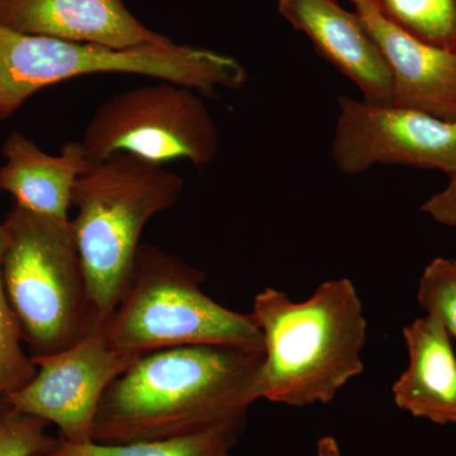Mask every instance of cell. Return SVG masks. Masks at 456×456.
<instances>
[{"mask_svg": "<svg viewBox=\"0 0 456 456\" xmlns=\"http://www.w3.org/2000/svg\"><path fill=\"white\" fill-rule=\"evenodd\" d=\"M263 347L194 345L143 354L104 393L93 441L171 439L245 419L259 401Z\"/></svg>", "mask_w": 456, "mask_h": 456, "instance_id": "obj_1", "label": "cell"}, {"mask_svg": "<svg viewBox=\"0 0 456 456\" xmlns=\"http://www.w3.org/2000/svg\"><path fill=\"white\" fill-rule=\"evenodd\" d=\"M250 314L263 335L260 399L294 408L327 404L364 371L368 322L350 279L323 281L302 302L265 288Z\"/></svg>", "mask_w": 456, "mask_h": 456, "instance_id": "obj_2", "label": "cell"}, {"mask_svg": "<svg viewBox=\"0 0 456 456\" xmlns=\"http://www.w3.org/2000/svg\"><path fill=\"white\" fill-rule=\"evenodd\" d=\"M184 180L136 156L117 154L75 184L69 220L93 318L104 326L121 299L150 220L178 202Z\"/></svg>", "mask_w": 456, "mask_h": 456, "instance_id": "obj_3", "label": "cell"}, {"mask_svg": "<svg viewBox=\"0 0 456 456\" xmlns=\"http://www.w3.org/2000/svg\"><path fill=\"white\" fill-rule=\"evenodd\" d=\"M104 73L142 75L209 95L218 89H241L248 80V71L235 57L202 47L173 42L118 50L0 27V119L47 86Z\"/></svg>", "mask_w": 456, "mask_h": 456, "instance_id": "obj_4", "label": "cell"}, {"mask_svg": "<svg viewBox=\"0 0 456 456\" xmlns=\"http://www.w3.org/2000/svg\"><path fill=\"white\" fill-rule=\"evenodd\" d=\"M204 274L156 246L141 245L121 299L103 326L113 349L143 354L194 345L263 347L250 314L203 292Z\"/></svg>", "mask_w": 456, "mask_h": 456, "instance_id": "obj_5", "label": "cell"}, {"mask_svg": "<svg viewBox=\"0 0 456 456\" xmlns=\"http://www.w3.org/2000/svg\"><path fill=\"white\" fill-rule=\"evenodd\" d=\"M69 220L14 206L3 222V281L32 356L70 347L97 323Z\"/></svg>", "mask_w": 456, "mask_h": 456, "instance_id": "obj_6", "label": "cell"}, {"mask_svg": "<svg viewBox=\"0 0 456 456\" xmlns=\"http://www.w3.org/2000/svg\"><path fill=\"white\" fill-rule=\"evenodd\" d=\"M196 90L160 80L108 99L95 110L80 141L92 167L117 154L165 165L213 163L218 130Z\"/></svg>", "mask_w": 456, "mask_h": 456, "instance_id": "obj_7", "label": "cell"}, {"mask_svg": "<svg viewBox=\"0 0 456 456\" xmlns=\"http://www.w3.org/2000/svg\"><path fill=\"white\" fill-rule=\"evenodd\" d=\"M140 356L110 347L103 326L94 323L70 347L31 356L36 374L2 402L17 412L56 425L60 437L68 443H92L104 393Z\"/></svg>", "mask_w": 456, "mask_h": 456, "instance_id": "obj_8", "label": "cell"}, {"mask_svg": "<svg viewBox=\"0 0 456 456\" xmlns=\"http://www.w3.org/2000/svg\"><path fill=\"white\" fill-rule=\"evenodd\" d=\"M331 156L345 175H360L378 165L452 175L456 170V121L393 104L340 97Z\"/></svg>", "mask_w": 456, "mask_h": 456, "instance_id": "obj_9", "label": "cell"}, {"mask_svg": "<svg viewBox=\"0 0 456 456\" xmlns=\"http://www.w3.org/2000/svg\"><path fill=\"white\" fill-rule=\"evenodd\" d=\"M279 13L310 38L314 50L362 93V99L393 104L391 68L356 12L338 0H279Z\"/></svg>", "mask_w": 456, "mask_h": 456, "instance_id": "obj_10", "label": "cell"}, {"mask_svg": "<svg viewBox=\"0 0 456 456\" xmlns=\"http://www.w3.org/2000/svg\"><path fill=\"white\" fill-rule=\"evenodd\" d=\"M0 27L118 50L173 44L143 26L122 0H0Z\"/></svg>", "mask_w": 456, "mask_h": 456, "instance_id": "obj_11", "label": "cell"}, {"mask_svg": "<svg viewBox=\"0 0 456 456\" xmlns=\"http://www.w3.org/2000/svg\"><path fill=\"white\" fill-rule=\"evenodd\" d=\"M353 4L391 68L393 106L456 121V50L411 37L384 20L371 0Z\"/></svg>", "mask_w": 456, "mask_h": 456, "instance_id": "obj_12", "label": "cell"}, {"mask_svg": "<svg viewBox=\"0 0 456 456\" xmlns=\"http://www.w3.org/2000/svg\"><path fill=\"white\" fill-rule=\"evenodd\" d=\"M408 367L392 387L399 410L416 419L456 424V355L452 336L437 318H416L403 327Z\"/></svg>", "mask_w": 456, "mask_h": 456, "instance_id": "obj_13", "label": "cell"}, {"mask_svg": "<svg viewBox=\"0 0 456 456\" xmlns=\"http://www.w3.org/2000/svg\"><path fill=\"white\" fill-rule=\"evenodd\" d=\"M0 191L11 194L16 206L45 217L69 220L77 179L92 167L82 143L70 141L53 156L23 134L13 132L3 147Z\"/></svg>", "mask_w": 456, "mask_h": 456, "instance_id": "obj_14", "label": "cell"}, {"mask_svg": "<svg viewBox=\"0 0 456 456\" xmlns=\"http://www.w3.org/2000/svg\"><path fill=\"white\" fill-rule=\"evenodd\" d=\"M245 419L209 428V430L171 437V439L140 441L126 445H102L92 443L70 444L59 437L51 456H230L239 443Z\"/></svg>", "mask_w": 456, "mask_h": 456, "instance_id": "obj_15", "label": "cell"}, {"mask_svg": "<svg viewBox=\"0 0 456 456\" xmlns=\"http://www.w3.org/2000/svg\"><path fill=\"white\" fill-rule=\"evenodd\" d=\"M384 20L416 40L456 50V0H371Z\"/></svg>", "mask_w": 456, "mask_h": 456, "instance_id": "obj_16", "label": "cell"}, {"mask_svg": "<svg viewBox=\"0 0 456 456\" xmlns=\"http://www.w3.org/2000/svg\"><path fill=\"white\" fill-rule=\"evenodd\" d=\"M4 245V227L0 224V401L28 383L36 374L31 356L22 349V331L3 281Z\"/></svg>", "mask_w": 456, "mask_h": 456, "instance_id": "obj_17", "label": "cell"}, {"mask_svg": "<svg viewBox=\"0 0 456 456\" xmlns=\"http://www.w3.org/2000/svg\"><path fill=\"white\" fill-rule=\"evenodd\" d=\"M417 302L437 318L456 340V260L435 257L426 265L417 288Z\"/></svg>", "mask_w": 456, "mask_h": 456, "instance_id": "obj_18", "label": "cell"}, {"mask_svg": "<svg viewBox=\"0 0 456 456\" xmlns=\"http://www.w3.org/2000/svg\"><path fill=\"white\" fill-rule=\"evenodd\" d=\"M47 422L17 412L11 407L0 413V456H32L53 450L59 437L46 434Z\"/></svg>", "mask_w": 456, "mask_h": 456, "instance_id": "obj_19", "label": "cell"}, {"mask_svg": "<svg viewBox=\"0 0 456 456\" xmlns=\"http://www.w3.org/2000/svg\"><path fill=\"white\" fill-rule=\"evenodd\" d=\"M449 176L448 185L428 198L421 211L443 226L456 228V170Z\"/></svg>", "mask_w": 456, "mask_h": 456, "instance_id": "obj_20", "label": "cell"}, {"mask_svg": "<svg viewBox=\"0 0 456 456\" xmlns=\"http://www.w3.org/2000/svg\"><path fill=\"white\" fill-rule=\"evenodd\" d=\"M314 456H345L338 441L332 436H323L318 440Z\"/></svg>", "mask_w": 456, "mask_h": 456, "instance_id": "obj_21", "label": "cell"}, {"mask_svg": "<svg viewBox=\"0 0 456 456\" xmlns=\"http://www.w3.org/2000/svg\"><path fill=\"white\" fill-rule=\"evenodd\" d=\"M32 456H51V455L49 454V452H38V454H35Z\"/></svg>", "mask_w": 456, "mask_h": 456, "instance_id": "obj_22", "label": "cell"}, {"mask_svg": "<svg viewBox=\"0 0 456 456\" xmlns=\"http://www.w3.org/2000/svg\"><path fill=\"white\" fill-rule=\"evenodd\" d=\"M350 2H351V3H355V2H356V0H350Z\"/></svg>", "mask_w": 456, "mask_h": 456, "instance_id": "obj_23", "label": "cell"}]
</instances>
